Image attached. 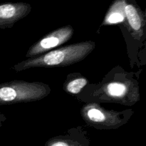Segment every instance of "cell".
<instances>
[{
  "label": "cell",
  "mask_w": 146,
  "mask_h": 146,
  "mask_svg": "<svg viewBox=\"0 0 146 146\" xmlns=\"http://www.w3.org/2000/svg\"><path fill=\"white\" fill-rule=\"evenodd\" d=\"M125 0H115L111 4L108 12L106 14L102 26L121 24L125 22L124 7Z\"/></svg>",
  "instance_id": "9c48e42d"
},
{
  "label": "cell",
  "mask_w": 146,
  "mask_h": 146,
  "mask_svg": "<svg viewBox=\"0 0 146 146\" xmlns=\"http://www.w3.org/2000/svg\"><path fill=\"white\" fill-rule=\"evenodd\" d=\"M89 144V139L86 138L84 134L73 132L51 138L45 146H88Z\"/></svg>",
  "instance_id": "ba28073f"
},
{
  "label": "cell",
  "mask_w": 146,
  "mask_h": 146,
  "mask_svg": "<svg viewBox=\"0 0 146 146\" xmlns=\"http://www.w3.org/2000/svg\"><path fill=\"white\" fill-rule=\"evenodd\" d=\"M97 96L103 101H114L126 105H132L139 100L138 87L129 81L114 80L104 84L97 91Z\"/></svg>",
  "instance_id": "277c9868"
},
{
  "label": "cell",
  "mask_w": 146,
  "mask_h": 146,
  "mask_svg": "<svg viewBox=\"0 0 146 146\" xmlns=\"http://www.w3.org/2000/svg\"><path fill=\"white\" fill-rule=\"evenodd\" d=\"M51 92L47 84L41 82L13 81L0 84V106L39 101Z\"/></svg>",
  "instance_id": "7a4b0ae2"
},
{
  "label": "cell",
  "mask_w": 146,
  "mask_h": 146,
  "mask_svg": "<svg viewBox=\"0 0 146 146\" xmlns=\"http://www.w3.org/2000/svg\"><path fill=\"white\" fill-rule=\"evenodd\" d=\"M31 6L26 2L0 4V29L11 28L17 21L27 17Z\"/></svg>",
  "instance_id": "8992f818"
},
{
  "label": "cell",
  "mask_w": 146,
  "mask_h": 146,
  "mask_svg": "<svg viewBox=\"0 0 146 146\" xmlns=\"http://www.w3.org/2000/svg\"><path fill=\"white\" fill-rule=\"evenodd\" d=\"M95 47L96 44L91 41L70 44L21 61L14 66V69L21 71L31 68L67 66L84 60Z\"/></svg>",
  "instance_id": "6da1fadb"
},
{
  "label": "cell",
  "mask_w": 146,
  "mask_h": 146,
  "mask_svg": "<svg viewBox=\"0 0 146 146\" xmlns=\"http://www.w3.org/2000/svg\"><path fill=\"white\" fill-rule=\"evenodd\" d=\"M74 33V28L71 25L57 29L33 44L27 51L26 56L31 58L48 52L53 48L69 41Z\"/></svg>",
  "instance_id": "5b68a950"
},
{
  "label": "cell",
  "mask_w": 146,
  "mask_h": 146,
  "mask_svg": "<svg viewBox=\"0 0 146 146\" xmlns=\"http://www.w3.org/2000/svg\"><path fill=\"white\" fill-rule=\"evenodd\" d=\"M123 112L108 111L98 104H88L81 109V115L88 125L98 129H113L121 126L128 121Z\"/></svg>",
  "instance_id": "3957f363"
},
{
  "label": "cell",
  "mask_w": 146,
  "mask_h": 146,
  "mask_svg": "<svg viewBox=\"0 0 146 146\" xmlns=\"http://www.w3.org/2000/svg\"><path fill=\"white\" fill-rule=\"evenodd\" d=\"M88 84V80L84 77H77L68 80L64 84V89L71 94H78Z\"/></svg>",
  "instance_id": "30bf717a"
},
{
  "label": "cell",
  "mask_w": 146,
  "mask_h": 146,
  "mask_svg": "<svg viewBox=\"0 0 146 146\" xmlns=\"http://www.w3.org/2000/svg\"><path fill=\"white\" fill-rule=\"evenodd\" d=\"M125 22H127L134 36L140 37L143 34L145 26V14L135 0H125L124 7Z\"/></svg>",
  "instance_id": "52a82bcc"
}]
</instances>
